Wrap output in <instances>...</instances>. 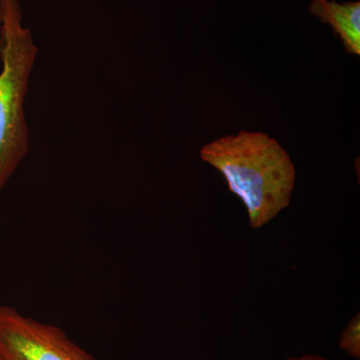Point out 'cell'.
<instances>
[{
    "instance_id": "obj_3",
    "label": "cell",
    "mask_w": 360,
    "mask_h": 360,
    "mask_svg": "<svg viewBox=\"0 0 360 360\" xmlns=\"http://www.w3.org/2000/svg\"><path fill=\"white\" fill-rule=\"evenodd\" d=\"M1 360H97L52 324L0 304Z\"/></svg>"
},
{
    "instance_id": "obj_4",
    "label": "cell",
    "mask_w": 360,
    "mask_h": 360,
    "mask_svg": "<svg viewBox=\"0 0 360 360\" xmlns=\"http://www.w3.org/2000/svg\"><path fill=\"white\" fill-rule=\"evenodd\" d=\"M309 11L333 28L348 54L360 56L359 1L338 4L335 0H311Z\"/></svg>"
},
{
    "instance_id": "obj_1",
    "label": "cell",
    "mask_w": 360,
    "mask_h": 360,
    "mask_svg": "<svg viewBox=\"0 0 360 360\" xmlns=\"http://www.w3.org/2000/svg\"><path fill=\"white\" fill-rule=\"evenodd\" d=\"M201 160L219 170L229 191L243 201L250 226L260 229L290 205L295 167L276 139L240 130L200 149Z\"/></svg>"
},
{
    "instance_id": "obj_2",
    "label": "cell",
    "mask_w": 360,
    "mask_h": 360,
    "mask_svg": "<svg viewBox=\"0 0 360 360\" xmlns=\"http://www.w3.org/2000/svg\"><path fill=\"white\" fill-rule=\"evenodd\" d=\"M30 28L22 25L18 0L0 2V191L6 186L30 148L25 112L28 82L35 58Z\"/></svg>"
},
{
    "instance_id": "obj_8",
    "label": "cell",
    "mask_w": 360,
    "mask_h": 360,
    "mask_svg": "<svg viewBox=\"0 0 360 360\" xmlns=\"http://www.w3.org/2000/svg\"><path fill=\"white\" fill-rule=\"evenodd\" d=\"M0 360H1V359H0Z\"/></svg>"
},
{
    "instance_id": "obj_5",
    "label": "cell",
    "mask_w": 360,
    "mask_h": 360,
    "mask_svg": "<svg viewBox=\"0 0 360 360\" xmlns=\"http://www.w3.org/2000/svg\"><path fill=\"white\" fill-rule=\"evenodd\" d=\"M340 348L354 359H360L359 314L355 315L354 319H350L345 328L343 329L342 333H341Z\"/></svg>"
},
{
    "instance_id": "obj_7",
    "label": "cell",
    "mask_w": 360,
    "mask_h": 360,
    "mask_svg": "<svg viewBox=\"0 0 360 360\" xmlns=\"http://www.w3.org/2000/svg\"><path fill=\"white\" fill-rule=\"evenodd\" d=\"M0 2H1V0H0Z\"/></svg>"
},
{
    "instance_id": "obj_6",
    "label": "cell",
    "mask_w": 360,
    "mask_h": 360,
    "mask_svg": "<svg viewBox=\"0 0 360 360\" xmlns=\"http://www.w3.org/2000/svg\"><path fill=\"white\" fill-rule=\"evenodd\" d=\"M286 360H328L324 359V357L319 356V355H312V354H304L300 357H290Z\"/></svg>"
}]
</instances>
